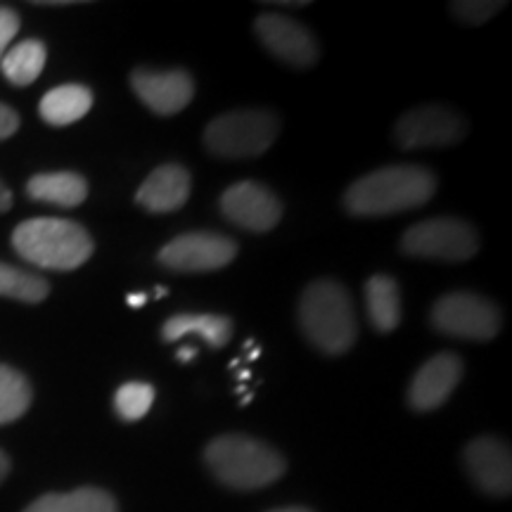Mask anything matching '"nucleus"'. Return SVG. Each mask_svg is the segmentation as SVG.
<instances>
[{
    "label": "nucleus",
    "instance_id": "obj_4",
    "mask_svg": "<svg viewBox=\"0 0 512 512\" xmlns=\"http://www.w3.org/2000/svg\"><path fill=\"white\" fill-rule=\"evenodd\" d=\"M12 247L24 261L46 271H74L93 256V238L86 228L69 219L38 216L19 223Z\"/></svg>",
    "mask_w": 512,
    "mask_h": 512
},
{
    "label": "nucleus",
    "instance_id": "obj_29",
    "mask_svg": "<svg viewBox=\"0 0 512 512\" xmlns=\"http://www.w3.org/2000/svg\"><path fill=\"white\" fill-rule=\"evenodd\" d=\"M145 302H147V294L143 292H133L126 297V304L131 306V309H140V306H145Z\"/></svg>",
    "mask_w": 512,
    "mask_h": 512
},
{
    "label": "nucleus",
    "instance_id": "obj_25",
    "mask_svg": "<svg viewBox=\"0 0 512 512\" xmlns=\"http://www.w3.org/2000/svg\"><path fill=\"white\" fill-rule=\"evenodd\" d=\"M503 8L505 3H501V0H456V3H451L453 15L463 24H470V27H482Z\"/></svg>",
    "mask_w": 512,
    "mask_h": 512
},
{
    "label": "nucleus",
    "instance_id": "obj_22",
    "mask_svg": "<svg viewBox=\"0 0 512 512\" xmlns=\"http://www.w3.org/2000/svg\"><path fill=\"white\" fill-rule=\"evenodd\" d=\"M31 399V384L19 370L10 366H0V425H8L22 418L29 411Z\"/></svg>",
    "mask_w": 512,
    "mask_h": 512
},
{
    "label": "nucleus",
    "instance_id": "obj_3",
    "mask_svg": "<svg viewBox=\"0 0 512 512\" xmlns=\"http://www.w3.org/2000/svg\"><path fill=\"white\" fill-rule=\"evenodd\" d=\"M204 463L221 484L238 491L264 489L285 475V458L266 441L247 434H221L209 441Z\"/></svg>",
    "mask_w": 512,
    "mask_h": 512
},
{
    "label": "nucleus",
    "instance_id": "obj_26",
    "mask_svg": "<svg viewBox=\"0 0 512 512\" xmlns=\"http://www.w3.org/2000/svg\"><path fill=\"white\" fill-rule=\"evenodd\" d=\"M19 31V15L10 8H0V60H3L5 48L10 46L12 38Z\"/></svg>",
    "mask_w": 512,
    "mask_h": 512
},
{
    "label": "nucleus",
    "instance_id": "obj_28",
    "mask_svg": "<svg viewBox=\"0 0 512 512\" xmlns=\"http://www.w3.org/2000/svg\"><path fill=\"white\" fill-rule=\"evenodd\" d=\"M12 209V192L8 185L3 183V178H0V214H5V211Z\"/></svg>",
    "mask_w": 512,
    "mask_h": 512
},
{
    "label": "nucleus",
    "instance_id": "obj_10",
    "mask_svg": "<svg viewBox=\"0 0 512 512\" xmlns=\"http://www.w3.org/2000/svg\"><path fill=\"white\" fill-rule=\"evenodd\" d=\"M221 214L249 233H268L283 219V202L259 181H240L221 195Z\"/></svg>",
    "mask_w": 512,
    "mask_h": 512
},
{
    "label": "nucleus",
    "instance_id": "obj_13",
    "mask_svg": "<svg viewBox=\"0 0 512 512\" xmlns=\"http://www.w3.org/2000/svg\"><path fill=\"white\" fill-rule=\"evenodd\" d=\"M463 361L456 354H437L430 361L422 363L418 373H415L411 387H408V403L413 411L430 413L444 406L458 382L463 380Z\"/></svg>",
    "mask_w": 512,
    "mask_h": 512
},
{
    "label": "nucleus",
    "instance_id": "obj_16",
    "mask_svg": "<svg viewBox=\"0 0 512 512\" xmlns=\"http://www.w3.org/2000/svg\"><path fill=\"white\" fill-rule=\"evenodd\" d=\"M185 335H197L211 349H223L233 337V320L221 313H178L162 325L164 342H178Z\"/></svg>",
    "mask_w": 512,
    "mask_h": 512
},
{
    "label": "nucleus",
    "instance_id": "obj_24",
    "mask_svg": "<svg viewBox=\"0 0 512 512\" xmlns=\"http://www.w3.org/2000/svg\"><path fill=\"white\" fill-rule=\"evenodd\" d=\"M155 403V387L147 382H126L114 394V411L121 420L138 422L150 413Z\"/></svg>",
    "mask_w": 512,
    "mask_h": 512
},
{
    "label": "nucleus",
    "instance_id": "obj_6",
    "mask_svg": "<svg viewBox=\"0 0 512 512\" xmlns=\"http://www.w3.org/2000/svg\"><path fill=\"white\" fill-rule=\"evenodd\" d=\"M401 252L415 259L458 264L479 252V235L463 219L437 216V219L420 221L408 228L401 238Z\"/></svg>",
    "mask_w": 512,
    "mask_h": 512
},
{
    "label": "nucleus",
    "instance_id": "obj_35",
    "mask_svg": "<svg viewBox=\"0 0 512 512\" xmlns=\"http://www.w3.org/2000/svg\"><path fill=\"white\" fill-rule=\"evenodd\" d=\"M166 294H169V290H166V287H162V285H159V287H157V290H155V297H157V299H162V297H166Z\"/></svg>",
    "mask_w": 512,
    "mask_h": 512
},
{
    "label": "nucleus",
    "instance_id": "obj_7",
    "mask_svg": "<svg viewBox=\"0 0 512 512\" xmlns=\"http://www.w3.org/2000/svg\"><path fill=\"white\" fill-rule=\"evenodd\" d=\"M432 328L441 335L470 339V342H489L501 332V309L494 302L475 292L444 294L432 306Z\"/></svg>",
    "mask_w": 512,
    "mask_h": 512
},
{
    "label": "nucleus",
    "instance_id": "obj_19",
    "mask_svg": "<svg viewBox=\"0 0 512 512\" xmlns=\"http://www.w3.org/2000/svg\"><path fill=\"white\" fill-rule=\"evenodd\" d=\"M91 107L93 93L79 83H67V86H57L43 95L38 112L50 126H69L86 117Z\"/></svg>",
    "mask_w": 512,
    "mask_h": 512
},
{
    "label": "nucleus",
    "instance_id": "obj_8",
    "mask_svg": "<svg viewBox=\"0 0 512 512\" xmlns=\"http://www.w3.org/2000/svg\"><path fill=\"white\" fill-rule=\"evenodd\" d=\"M238 256V242L228 235L197 230L183 233L162 247L159 264L176 273H214Z\"/></svg>",
    "mask_w": 512,
    "mask_h": 512
},
{
    "label": "nucleus",
    "instance_id": "obj_2",
    "mask_svg": "<svg viewBox=\"0 0 512 512\" xmlns=\"http://www.w3.org/2000/svg\"><path fill=\"white\" fill-rule=\"evenodd\" d=\"M299 325L318 351L328 356L347 354L358 337V320L347 287L330 278L311 283L299 299Z\"/></svg>",
    "mask_w": 512,
    "mask_h": 512
},
{
    "label": "nucleus",
    "instance_id": "obj_15",
    "mask_svg": "<svg viewBox=\"0 0 512 512\" xmlns=\"http://www.w3.org/2000/svg\"><path fill=\"white\" fill-rule=\"evenodd\" d=\"M192 178L181 164H162L145 178L136 192V204L150 214H171L188 202Z\"/></svg>",
    "mask_w": 512,
    "mask_h": 512
},
{
    "label": "nucleus",
    "instance_id": "obj_30",
    "mask_svg": "<svg viewBox=\"0 0 512 512\" xmlns=\"http://www.w3.org/2000/svg\"><path fill=\"white\" fill-rule=\"evenodd\" d=\"M8 475H10V458H8V453L0 451V484L8 479Z\"/></svg>",
    "mask_w": 512,
    "mask_h": 512
},
{
    "label": "nucleus",
    "instance_id": "obj_11",
    "mask_svg": "<svg viewBox=\"0 0 512 512\" xmlns=\"http://www.w3.org/2000/svg\"><path fill=\"white\" fill-rule=\"evenodd\" d=\"M254 31L268 53L294 69H309L318 62L320 48L316 36L290 17L278 15V12H264L256 17Z\"/></svg>",
    "mask_w": 512,
    "mask_h": 512
},
{
    "label": "nucleus",
    "instance_id": "obj_36",
    "mask_svg": "<svg viewBox=\"0 0 512 512\" xmlns=\"http://www.w3.org/2000/svg\"><path fill=\"white\" fill-rule=\"evenodd\" d=\"M249 375H252V373H249V370H240V373H238V380H240V382H247V380H249Z\"/></svg>",
    "mask_w": 512,
    "mask_h": 512
},
{
    "label": "nucleus",
    "instance_id": "obj_18",
    "mask_svg": "<svg viewBox=\"0 0 512 512\" xmlns=\"http://www.w3.org/2000/svg\"><path fill=\"white\" fill-rule=\"evenodd\" d=\"M27 195L36 202L55 204V207L72 209L86 202L88 181L74 171H57V174H38L29 178Z\"/></svg>",
    "mask_w": 512,
    "mask_h": 512
},
{
    "label": "nucleus",
    "instance_id": "obj_17",
    "mask_svg": "<svg viewBox=\"0 0 512 512\" xmlns=\"http://www.w3.org/2000/svg\"><path fill=\"white\" fill-rule=\"evenodd\" d=\"M366 309L370 325L380 332L389 335L401 325V290L399 283L387 273L370 275L366 283Z\"/></svg>",
    "mask_w": 512,
    "mask_h": 512
},
{
    "label": "nucleus",
    "instance_id": "obj_23",
    "mask_svg": "<svg viewBox=\"0 0 512 512\" xmlns=\"http://www.w3.org/2000/svg\"><path fill=\"white\" fill-rule=\"evenodd\" d=\"M50 285L46 278L10 264H0V297L17 299L24 304H38L48 299Z\"/></svg>",
    "mask_w": 512,
    "mask_h": 512
},
{
    "label": "nucleus",
    "instance_id": "obj_12",
    "mask_svg": "<svg viewBox=\"0 0 512 512\" xmlns=\"http://www.w3.org/2000/svg\"><path fill=\"white\" fill-rule=\"evenodd\" d=\"M131 88L159 117H171V114L183 112L195 98V81L183 69H171V72H155V69H136L131 74Z\"/></svg>",
    "mask_w": 512,
    "mask_h": 512
},
{
    "label": "nucleus",
    "instance_id": "obj_34",
    "mask_svg": "<svg viewBox=\"0 0 512 512\" xmlns=\"http://www.w3.org/2000/svg\"><path fill=\"white\" fill-rule=\"evenodd\" d=\"M259 356H261V349H259V347H252V349H249V354H247L249 361H256V358H259Z\"/></svg>",
    "mask_w": 512,
    "mask_h": 512
},
{
    "label": "nucleus",
    "instance_id": "obj_31",
    "mask_svg": "<svg viewBox=\"0 0 512 512\" xmlns=\"http://www.w3.org/2000/svg\"><path fill=\"white\" fill-rule=\"evenodd\" d=\"M195 356H197V351L192 349V347H183V349L178 351V354H176V358H178V361H181V363H190V361H195Z\"/></svg>",
    "mask_w": 512,
    "mask_h": 512
},
{
    "label": "nucleus",
    "instance_id": "obj_9",
    "mask_svg": "<svg viewBox=\"0 0 512 512\" xmlns=\"http://www.w3.org/2000/svg\"><path fill=\"white\" fill-rule=\"evenodd\" d=\"M467 133L465 119L446 105H422L408 110L396 121L394 138L401 150L422 147H451Z\"/></svg>",
    "mask_w": 512,
    "mask_h": 512
},
{
    "label": "nucleus",
    "instance_id": "obj_21",
    "mask_svg": "<svg viewBox=\"0 0 512 512\" xmlns=\"http://www.w3.org/2000/svg\"><path fill=\"white\" fill-rule=\"evenodd\" d=\"M46 57V46L36 38H29V41L19 43L3 55L0 69L12 86H29L41 76L43 67H46Z\"/></svg>",
    "mask_w": 512,
    "mask_h": 512
},
{
    "label": "nucleus",
    "instance_id": "obj_14",
    "mask_svg": "<svg viewBox=\"0 0 512 512\" xmlns=\"http://www.w3.org/2000/svg\"><path fill=\"white\" fill-rule=\"evenodd\" d=\"M465 467L479 489L491 496H510L512 456L510 446L496 437H479L465 448Z\"/></svg>",
    "mask_w": 512,
    "mask_h": 512
},
{
    "label": "nucleus",
    "instance_id": "obj_37",
    "mask_svg": "<svg viewBox=\"0 0 512 512\" xmlns=\"http://www.w3.org/2000/svg\"><path fill=\"white\" fill-rule=\"evenodd\" d=\"M249 401H252V394H245V396H242V406H247Z\"/></svg>",
    "mask_w": 512,
    "mask_h": 512
},
{
    "label": "nucleus",
    "instance_id": "obj_32",
    "mask_svg": "<svg viewBox=\"0 0 512 512\" xmlns=\"http://www.w3.org/2000/svg\"><path fill=\"white\" fill-rule=\"evenodd\" d=\"M266 5H273V8H294V10H299V8H306V0H299V3H283V0H273V3H266Z\"/></svg>",
    "mask_w": 512,
    "mask_h": 512
},
{
    "label": "nucleus",
    "instance_id": "obj_20",
    "mask_svg": "<svg viewBox=\"0 0 512 512\" xmlns=\"http://www.w3.org/2000/svg\"><path fill=\"white\" fill-rule=\"evenodd\" d=\"M24 512H119V505L98 486H81L69 494L41 496Z\"/></svg>",
    "mask_w": 512,
    "mask_h": 512
},
{
    "label": "nucleus",
    "instance_id": "obj_33",
    "mask_svg": "<svg viewBox=\"0 0 512 512\" xmlns=\"http://www.w3.org/2000/svg\"><path fill=\"white\" fill-rule=\"evenodd\" d=\"M271 512H311V510L302 508V505H290V508H278V510H271Z\"/></svg>",
    "mask_w": 512,
    "mask_h": 512
},
{
    "label": "nucleus",
    "instance_id": "obj_27",
    "mask_svg": "<svg viewBox=\"0 0 512 512\" xmlns=\"http://www.w3.org/2000/svg\"><path fill=\"white\" fill-rule=\"evenodd\" d=\"M19 128V114L12 107L0 102V140L15 136Z\"/></svg>",
    "mask_w": 512,
    "mask_h": 512
},
{
    "label": "nucleus",
    "instance_id": "obj_1",
    "mask_svg": "<svg viewBox=\"0 0 512 512\" xmlns=\"http://www.w3.org/2000/svg\"><path fill=\"white\" fill-rule=\"evenodd\" d=\"M437 192V178L422 166H384L370 171L344 192V209L351 216L377 219L427 204Z\"/></svg>",
    "mask_w": 512,
    "mask_h": 512
},
{
    "label": "nucleus",
    "instance_id": "obj_5",
    "mask_svg": "<svg viewBox=\"0 0 512 512\" xmlns=\"http://www.w3.org/2000/svg\"><path fill=\"white\" fill-rule=\"evenodd\" d=\"M278 133V114L268 110H238L211 121L204 131V145L219 159H249L264 155Z\"/></svg>",
    "mask_w": 512,
    "mask_h": 512
}]
</instances>
